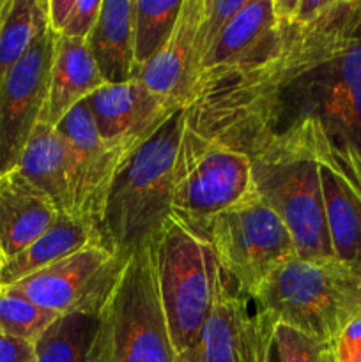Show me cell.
I'll return each mask as SVG.
<instances>
[{"label":"cell","mask_w":361,"mask_h":362,"mask_svg":"<svg viewBox=\"0 0 361 362\" xmlns=\"http://www.w3.org/2000/svg\"><path fill=\"white\" fill-rule=\"evenodd\" d=\"M276 25L283 41L273 55L195 92L184 106V136L227 144L290 80L349 46L361 27V0H331L311 23Z\"/></svg>","instance_id":"obj_1"},{"label":"cell","mask_w":361,"mask_h":362,"mask_svg":"<svg viewBox=\"0 0 361 362\" xmlns=\"http://www.w3.org/2000/svg\"><path fill=\"white\" fill-rule=\"evenodd\" d=\"M296 122L311 124L329 141L361 152V27L347 48L290 80L223 145L251 156Z\"/></svg>","instance_id":"obj_2"},{"label":"cell","mask_w":361,"mask_h":362,"mask_svg":"<svg viewBox=\"0 0 361 362\" xmlns=\"http://www.w3.org/2000/svg\"><path fill=\"white\" fill-rule=\"evenodd\" d=\"M184 108L176 110L130 158L113 179L99 235L122 258L149 243L170 216Z\"/></svg>","instance_id":"obj_3"},{"label":"cell","mask_w":361,"mask_h":362,"mask_svg":"<svg viewBox=\"0 0 361 362\" xmlns=\"http://www.w3.org/2000/svg\"><path fill=\"white\" fill-rule=\"evenodd\" d=\"M253 299L276 324L335 345L361 317V271L336 258L296 257L276 269Z\"/></svg>","instance_id":"obj_4"},{"label":"cell","mask_w":361,"mask_h":362,"mask_svg":"<svg viewBox=\"0 0 361 362\" xmlns=\"http://www.w3.org/2000/svg\"><path fill=\"white\" fill-rule=\"evenodd\" d=\"M88 362H177L149 243L131 253L99 311Z\"/></svg>","instance_id":"obj_5"},{"label":"cell","mask_w":361,"mask_h":362,"mask_svg":"<svg viewBox=\"0 0 361 362\" xmlns=\"http://www.w3.org/2000/svg\"><path fill=\"white\" fill-rule=\"evenodd\" d=\"M159 300L176 357L190 352L214 303L218 262L211 244L173 216L149 239Z\"/></svg>","instance_id":"obj_6"},{"label":"cell","mask_w":361,"mask_h":362,"mask_svg":"<svg viewBox=\"0 0 361 362\" xmlns=\"http://www.w3.org/2000/svg\"><path fill=\"white\" fill-rule=\"evenodd\" d=\"M250 159L255 193L280 216L292 237L297 257L303 260L335 258L317 159L282 141L268 144Z\"/></svg>","instance_id":"obj_7"},{"label":"cell","mask_w":361,"mask_h":362,"mask_svg":"<svg viewBox=\"0 0 361 362\" xmlns=\"http://www.w3.org/2000/svg\"><path fill=\"white\" fill-rule=\"evenodd\" d=\"M253 193L250 156L183 134L170 216L207 240L212 221Z\"/></svg>","instance_id":"obj_8"},{"label":"cell","mask_w":361,"mask_h":362,"mask_svg":"<svg viewBox=\"0 0 361 362\" xmlns=\"http://www.w3.org/2000/svg\"><path fill=\"white\" fill-rule=\"evenodd\" d=\"M207 243L219 269L250 297L276 269L297 257L287 226L257 193L222 212L209 228Z\"/></svg>","instance_id":"obj_9"},{"label":"cell","mask_w":361,"mask_h":362,"mask_svg":"<svg viewBox=\"0 0 361 362\" xmlns=\"http://www.w3.org/2000/svg\"><path fill=\"white\" fill-rule=\"evenodd\" d=\"M126 260L103 243H92L6 290L55 315L98 317L115 288Z\"/></svg>","instance_id":"obj_10"},{"label":"cell","mask_w":361,"mask_h":362,"mask_svg":"<svg viewBox=\"0 0 361 362\" xmlns=\"http://www.w3.org/2000/svg\"><path fill=\"white\" fill-rule=\"evenodd\" d=\"M276 322L219 269L214 303L193 349L177 362H268Z\"/></svg>","instance_id":"obj_11"},{"label":"cell","mask_w":361,"mask_h":362,"mask_svg":"<svg viewBox=\"0 0 361 362\" xmlns=\"http://www.w3.org/2000/svg\"><path fill=\"white\" fill-rule=\"evenodd\" d=\"M57 37L48 25L0 81V175L18 168L41 120Z\"/></svg>","instance_id":"obj_12"},{"label":"cell","mask_w":361,"mask_h":362,"mask_svg":"<svg viewBox=\"0 0 361 362\" xmlns=\"http://www.w3.org/2000/svg\"><path fill=\"white\" fill-rule=\"evenodd\" d=\"M57 129L66 138L73 161V218L84 221L99 235L103 212L113 179L124 161L138 147L112 145L103 141L85 101L74 106L60 120Z\"/></svg>","instance_id":"obj_13"},{"label":"cell","mask_w":361,"mask_h":362,"mask_svg":"<svg viewBox=\"0 0 361 362\" xmlns=\"http://www.w3.org/2000/svg\"><path fill=\"white\" fill-rule=\"evenodd\" d=\"M103 141L140 147L180 106L152 94L138 78L103 85L85 99Z\"/></svg>","instance_id":"obj_14"},{"label":"cell","mask_w":361,"mask_h":362,"mask_svg":"<svg viewBox=\"0 0 361 362\" xmlns=\"http://www.w3.org/2000/svg\"><path fill=\"white\" fill-rule=\"evenodd\" d=\"M282 41L283 32L276 25L273 0H248L216 41L184 106L205 85L268 59L280 48Z\"/></svg>","instance_id":"obj_15"},{"label":"cell","mask_w":361,"mask_h":362,"mask_svg":"<svg viewBox=\"0 0 361 362\" xmlns=\"http://www.w3.org/2000/svg\"><path fill=\"white\" fill-rule=\"evenodd\" d=\"M59 209L18 170L0 175V265L53 226Z\"/></svg>","instance_id":"obj_16"},{"label":"cell","mask_w":361,"mask_h":362,"mask_svg":"<svg viewBox=\"0 0 361 362\" xmlns=\"http://www.w3.org/2000/svg\"><path fill=\"white\" fill-rule=\"evenodd\" d=\"M103 85H106L105 80L85 41L59 35L50 71L48 95L39 122L57 127L74 106Z\"/></svg>","instance_id":"obj_17"},{"label":"cell","mask_w":361,"mask_h":362,"mask_svg":"<svg viewBox=\"0 0 361 362\" xmlns=\"http://www.w3.org/2000/svg\"><path fill=\"white\" fill-rule=\"evenodd\" d=\"M16 170L53 202L60 214L73 216V161L69 145L57 127L38 124Z\"/></svg>","instance_id":"obj_18"},{"label":"cell","mask_w":361,"mask_h":362,"mask_svg":"<svg viewBox=\"0 0 361 362\" xmlns=\"http://www.w3.org/2000/svg\"><path fill=\"white\" fill-rule=\"evenodd\" d=\"M204 0H184L179 20L163 48L138 71L134 78L152 94L183 108L195 32L200 23Z\"/></svg>","instance_id":"obj_19"},{"label":"cell","mask_w":361,"mask_h":362,"mask_svg":"<svg viewBox=\"0 0 361 362\" xmlns=\"http://www.w3.org/2000/svg\"><path fill=\"white\" fill-rule=\"evenodd\" d=\"M85 45L105 83H124L134 78L133 0H103Z\"/></svg>","instance_id":"obj_20"},{"label":"cell","mask_w":361,"mask_h":362,"mask_svg":"<svg viewBox=\"0 0 361 362\" xmlns=\"http://www.w3.org/2000/svg\"><path fill=\"white\" fill-rule=\"evenodd\" d=\"M92 243H101L96 230L73 216L60 214L38 240L0 265V288H7Z\"/></svg>","instance_id":"obj_21"},{"label":"cell","mask_w":361,"mask_h":362,"mask_svg":"<svg viewBox=\"0 0 361 362\" xmlns=\"http://www.w3.org/2000/svg\"><path fill=\"white\" fill-rule=\"evenodd\" d=\"M317 163L335 258L361 271V200L335 168Z\"/></svg>","instance_id":"obj_22"},{"label":"cell","mask_w":361,"mask_h":362,"mask_svg":"<svg viewBox=\"0 0 361 362\" xmlns=\"http://www.w3.org/2000/svg\"><path fill=\"white\" fill-rule=\"evenodd\" d=\"M48 28V0H6L0 16V81Z\"/></svg>","instance_id":"obj_23"},{"label":"cell","mask_w":361,"mask_h":362,"mask_svg":"<svg viewBox=\"0 0 361 362\" xmlns=\"http://www.w3.org/2000/svg\"><path fill=\"white\" fill-rule=\"evenodd\" d=\"M96 334L98 317L94 315H59L35 339V362H88Z\"/></svg>","instance_id":"obj_24"},{"label":"cell","mask_w":361,"mask_h":362,"mask_svg":"<svg viewBox=\"0 0 361 362\" xmlns=\"http://www.w3.org/2000/svg\"><path fill=\"white\" fill-rule=\"evenodd\" d=\"M273 141H282V144L294 145L308 154L314 156L317 161L326 163L331 168H335L343 179L347 180L356 197L361 200V152L347 144H335L329 141L317 127H314L308 122H296L292 126L285 127L283 131L276 133L275 136L269 138L268 141L260 145L273 144ZM258 148V151H260ZM257 151V152H258ZM253 156V154H251ZM250 156V158H251Z\"/></svg>","instance_id":"obj_25"},{"label":"cell","mask_w":361,"mask_h":362,"mask_svg":"<svg viewBox=\"0 0 361 362\" xmlns=\"http://www.w3.org/2000/svg\"><path fill=\"white\" fill-rule=\"evenodd\" d=\"M183 4L184 0H133L134 76L168 41Z\"/></svg>","instance_id":"obj_26"},{"label":"cell","mask_w":361,"mask_h":362,"mask_svg":"<svg viewBox=\"0 0 361 362\" xmlns=\"http://www.w3.org/2000/svg\"><path fill=\"white\" fill-rule=\"evenodd\" d=\"M246 2L248 0H204V11H202L200 23H198L197 32H195L193 48H191L190 71H188L184 103H186L190 90L193 88L198 73H200L202 66L207 60L209 53L214 48L216 41L223 34V30L230 23V20L243 9Z\"/></svg>","instance_id":"obj_27"},{"label":"cell","mask_w":361,"mask_h":362,"mask_svg":"<svg viewBox=\"0 0 361 362\" xmlns=\"http://www.w3.org/2000/svg\"><path fill=\"white\" fill-rule=\"evenodd\" d=\"M57 317L11 290L0 288V332L4 336L35 343Z\"/></svg>","instance_id":"obj_28"},{"label":"cell","mask_w":361,"mask_h":362,"mask_svg":"<svg viewBox=\"0 0 361 362\" xmlns=\"http://www.w3.org/2000/svg\"><path fill=\"white\" fill-rule=\"evenodd\" d=\"M275 345L282 362H338L335 345L322 343L282 324L275 327Z\"/></svg>","instance_id":"obj_29"},{"label":"cell","mask_w":361,"mask_h":362,"mask_svg":"<svg viewBox=\"0 0 361 362\" xmlns=\"http://www.w3.org/2000/svg\"><path fill=\"white\" fill-rule=\"evenodd\" d=\"M101 4L103 0H76L73 13H71L69 20H67L60 35L67 39H81V41H85L92 32V28H94L96 21H98Z\"/></svg>","instance_id":"obj_30"},{"label":"cell","mask_w":361,"mask_h":362,"mask_svg":"<svg viewBox=\"0 0 361 362\" xmlns=\"http://www.w3.org/2000/svg\"><path fill=\"white\" fill-rule=\"evenodd\" d=\"M335 352L338 362H361V317L336 339Z\"/></svg>","instance_id":"obj_31"},{"label":"cell","mask_w":361,"mask_h":362,"mask_svg":"<svg viewBox=\"0 0 361 362\" xmlns=\"http://www.w3.org/2000/svg\"><path fill=\"white\" fill-rule=\"evenodd\" d=\"M0 362H35L34 343L0 334Z\"/></svg>","instance_id":"obj_32"},{"label":"cell","mask_w":361,"mask_h":362,"mask_svg":"<svg viewBox=\"0 0 361 362\" xmlns=\"http://www.w3.org/2000/svg\"><path fill=\"white\" fill-rule=\"evenodd\" d=\"M76 0H48V25L57 35L62 34Z\"/></svg>","instance_id":"obj_33"},{"label":"cell","mask_w":361,"mask_h":362,"mask_svg":"<svg viewBox=\"0 0 361 362\" xmlns=\"http://www.w3.org/2000/svg\"><path fill=\"white\" fill-rule=\"evenodd\" d=\"M268 362H282V359H280V354H278V349H276V345H275V339H273V345H271V350H269V356H268Z\"/></svg>","instance_id":"obj_34"},{"label":"cell","mask_w":361,"mask_h":362,"mask_svg":"<svg viewBox=\"0 0 361 362\" xmlns=\"http://www.w3.org/2000/svg\"><path fill=\"white\" fill-rule=\"evenodd\" d=\"M4 4H6V0H0V16H2V9H4Z\"/></svg>","instance_id":"obj_35"},{"label":"cell","mask_w":361,"mask_h":362,"mask_svg":"<svg viewBox=\"0 0 361 362\" xmlns=\"http://www.w3.org/2000/svg\"><path fill=\"white\" fill-rule=\"evenodd\" d=\"M0 334H2V332H0Z\"/></svg>","instance_id":"obj_36"}]
</instances>
